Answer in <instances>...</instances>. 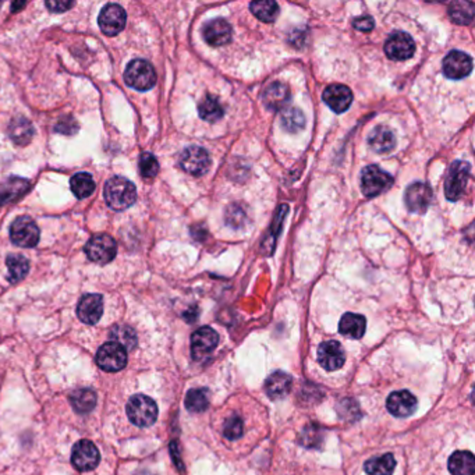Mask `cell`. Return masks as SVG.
<instances>
[{"label":"cell","instance_id":"obj_1","mask_svg":"<svg viewBox=\"0 0 475 475\" xmlns=\"http://www.w3.org/2000/svg\"><path fill=\"white\" fill-rule=\"evenodd\" d=\"M104 197L111 209L124 211L134 205L137 200V188L130 180L115 176L106 181Z\"/></svg>","mask_w":475,"mask_h":475},{"label":"cell","instance_id":"obj_2","mask_svg":"<svg viewBox=\"0 0 475 475\" xmlns=\"http://www.w3.org/2000/svg\"><path fill=\"white\" fill-rule=\"evenodd\" d=\"M126 411L130 421L140 428L151 427L158 418L156 403L145 395L133 396L127 403Z\"/></svg>","mask_w":475,"mask_h":475},{"label":"cell","instance_id":"obj_3","mask_svg":"<svg viewBox=\"0 0 475 475\" xmlns=\"http://www.w3.org/2000/svg\"><path fill=\"white\" fill-rule=\"evenodd\" d=\"M124 81L137 91H148L156 84V73L149 62L134 59L126 67Z\"/></svg>","mask_w":475,"mask_h":475},{"label":"cell","instance_id":"obj_4","mask_svg":"<svg viewBox=\"0 0 475 475\" xmlns=\"http://www.w3.org/2000/svg\"><path fill=\"white\" fill-rule=\"evenodd\" d=\"M393 185V177L376 165L366 166L361 171V189L366 197H376Z\"/></svg>","mask_w":475,"mask_h":475},{"label":"cell","instance_id":"obj_5","mask_svg":"<svg viewBox=\"0 0 475 475\" xmlns=\"http://www.w3.org/2000/svg\"><path fill=\"white\" fill-rule=\"evenodd\" d=\"M471 166L464 160H456L449 167V173L445 181V196L449 201H458L465 192L469 178Z\"/></svg>","mask_w":475,"mask_h":475},{"label":"cell","instance_id":"obj_6","mask_svg":"<svg viewBox=\"0 0 475 475\" xmlns=\"http://www.w3.org/2000/svg\"><path fill=\"white\" fill-rule=\"evenodd\" d=\"M84 251L92 262L108 263L118 254V243L109 234H97L86 241Z\"/></svg>","mask_w":475,"mask_h":475},{"label":"cell","instance_id":"obj_7","mask_svg":"<svg viewBox=\"0 0 475 475\" xmlns=\"http://www.w3.org/2000/svg\"><path fill=\"white\" fill-rule=\"evenodd\" d=\"M180 167L192 176L200 177L204 176L211 167V156L209 153L197 145L188 147L180 153L178 159Z\"/></svg>","mask_w":475,"mask_h":475},{"label":"cell","instance_id":"obj_8","mask_svg":"<svg viewBox=\"0 0 475 475\" xmlns=\"http://www.w3.org/2000/svg\"><path fill=\"white\" fill-rule=\"evenodd\" d=\"M10 240L19 247L32 248L39 243V227L30 216H20L10 227Z\"/></svg>","mask_w":475,"mask_h":475},{"label":"cell","instance_id":"obj_9","mask_svg":"<svg viewBox=\"0 0 475 475\" xmlns=\"http://www.w3.org/2000/svg\"><path fill=\"white\" fill-rule=\"evenodd\" d=\"M97 364L104 371L118 372L127 364V350L115 342H108L97 353Z\"/></svg>","mask_w":475,"mask_h":475},{"label":"cell","instance_id":"obj_10","mask_svg":"<svg viewBox=\"0 0 475 475\" xmlns=\"http://www.w3.org/2000/svg\"><path fill=\"white\" fill-rule=\"evenodd\" d=\"M219 344V335L209 326L197 329L192 336V355L196 361L207 360Z\"/></svg>","mask_w":475,"mask_h":475},{"label":"cell","instance_id":"obj_11","mask_svg":"<svg viewBox=\"0 0 475 475\" xmlns=\"http://www.w3.org/2000/svg\"><path fill=\"white\" fill-rule=\"evenodd\" d=\"M100 460H101L100 450L91 440L82 439L74 445L73 453H71V461L77 469L91 471L95 467H98Z\"/></svg>","mask_w":475,"mask_h":475},{"label":"cell","instance_id":"obj_12","mask_svg":"<svg viewBox=\"0 0 475 475\" xmlns=\"http://www.w3.org/2000/svg\"><path fill=\"white\" fill-rule=\"evenodd\" d=\"M126 20H127V15L124 9L116 3L106 5L98 17L100 28L102 30L104 34L109 37H115L120 34L126 27Z\"/></svg>","mask_w":475,"mask_h":475},{"label":"cell","instance_id":"obj_13","mask_svg":"<svg viewBox=\"0 0 475 475\" xmlns=\"http://www.w3.org/2000/svg\"><path fill=\"white\" fill-rule=\"evenodd\" d=\"M416 52V42L407 32H393L385 42V53L391 60H407Z\"/></svg>","mask_w":475,"mask_h":475},{"label":"cell","instance_id":"obj_14","mask_svg":"<svg viewBox=\"0 0 475 475\" xmlns=\"http://www.w3.org/2000/svg\"><path fill=\"white\" fill-rule=\"evenodd\" d=\"M406 207L413 214H424L431 205L432 189L425 183H413L404 194Z\"/></svg>","mask_w":475,"mask_h":475},{"label":"cell","instance_id":"obj_15","mask_svg":"<svg viewBox=\"0 0 475 475\" xmlns=\"http://www.w3.org/2000/svg\"><path fill=\"white\" fill-rule=\"evenodd\" d=\"M443 74L450 80H461L471 74L472 60L471 57L460 50H451L443 59L442 63Z\"/></svg>","mask_w":475,"mask_h":475},{"label":"cell","instance_id":"obj_16","mask_svg":"<svg viewBox=\"0 0 475 475\" xmlns=\"http://www.w3.org/2000/svg\"><path fill=\"white\" fill-rule=\"evenodd\" d=\"M318 361L326 371H337L346 362V353L336 340H326L318 348Z\"/></svg>","mask_w":475,"mask_h":475},{"label":"cell","instance_id":"obj_17","mask_svg":"<svg viewBox=\"0 0 475 475\" xmlns=\"http://www.w3.org/2000/svg\"><path fill=\"white\" fill-rule=\"evenodd\" d=\"M322 98L333 112L343 113L353 104V92L346 85L333 84L326 86V89L322 93Z\"/></svg>","mask_w":475,"mask_h":475},{"label":"cell","instance_id":"obj_18","mask_svg":"<svg viewBox=\"0 0 475 475\" xmlns=\"http://www.w3.org/2000/svg\"><path fill=\"white\" fill-rule=\"evenodd\" d=\"M104 313V299L101 295H85L77 306V317L86 325L97 324Z\"/></svg>","mask_w":475,"mask_h":475},{"label":"cell","instance_id":"obj_19","mask_svg":"<svg viewBox=\"0 0 475 475\" xmlns=\"http://www.w3.org/2000/svg\"><path fill=\"white\" fill-rule=\"evenodd\" d=\"M386 407L392 416L398 418H406L416 413L417 399L409 391H398L388 398Z\"/></svg>","mask_w":475,"mask_h":475},{"label":"cell","instance_id":"obj_20","mask_svg":"<svg viewBox=\"0 0 475 475\" xmlns=\"http://www.w3.org/2000/svg\"><path fill=\"white\" fill-rule=\"evenodd\" d=\"M292 386L293 378L286 372L276 371L268 376L265 382V392L272 400H280L290 393Z\"/></svg>","mask_w":475,"mask_h":475},{"label":"cell","instance_id":"obj_21","mask_svg":"<svg viewBox=\"0 0 475 475\" xmlns=\"http://www.w3.org/2000/svg\"><path fill=\"white\" fill-rule=\"evenodd\" d=\"M204 39L211 46L227 45L232 39V27L223 19H216L205 24L203 28Z\"/></svg>","mask_w":475,"mask_h":475},{"label":"cell","instance_id":"obj_22","mask_svg":"<svg viewBox=\"0 0 475 475\" xmlns=\"http://www.w3.org/2000/svg\"><path fill=\"white\" fill-rule=\"evenodd\" d=\"M368 144L373 152L384 155L395 149L396 137H395V133L389 127L376 126L368 137Z\"/></svg>","mask_w":475,"mask_h":475},{"label":"cell","instance_id":"obj_23","mask_svg":"<svg viewBox=\"0 0 475 475\" xmlns=\"http://www.w3.org/2000/svg\"><path fill=\"white\" fill-rule=\"evenodd\" d=\"M262 100H263V105L266 106V109L269 111H280L284 109L290 101V91L289 88L281 84V82H273L270 84L263 95H262Z\"/></svg>","mask_w":475,"mask_h":475},{"label":"cell","instance_id":"obj_24","mask_svg":"<svg viewBox=\"0 0 475 475\" xmlns=\"http://www.w3.org/2000/svg\"><path fill=\"white\" fill-rule=\"evenodd\" d=\"M30 183L23 177H9L0 184V207L19 200L27 193Z\"/></svg>","mask_w":475,"mask_h":475},{"label":"cell","instance_id":"obj_25","mask_svg":"<svg viewBox=\"0 0 475 475\" xmlns=\"http://www.w3.org/2000/svg\"><path fill=\"white\" fill-rule=\"evenodd\" d=\"M366 321L360 314L347 313L339 322V332L350 339H361L365 333Z\"/></svg>","mask_w":475,"mask_h":475},{"label":"cell","instance_id":"obj_26","mask_svg":"<svg viewBox=\"0 0 475 475\" xmlns=\"http://www.w3.org/2000/svg\"><path fill=\"white\" fill-rule=\"evenodd\" d=\"M449 471L453 475H474L475 458L471 451H454L449 458Z\"/></svg>","mask_w":475,"mask_h":475},{"label":"cell","instance_id":"obj_27","mask_svg":"<svg viewBox=\"0 0 475 475\" xmlns=\"http://www.w3.org/2000/svg\"><path fill=\"white\" fill-rule=\"evenodd\" d=\"M9 137L15 144L26 145L34 137V127L26 118H15L9 124Z\"/></svg>","mask_w":475,"mask_h":475},{"label":"cell","instance_id":"obj_28","mask_svg":"<svg viewBox=\"0 0 475 475\" xmlns=\"http://www.w3.org/2000/svg\"><path fill=\"white\" fill-rule=\"evenodd\" d=\"M395 468H396V460L393 454L391 453L369 458L364 464V469L369 475H392Z\"/></svg>","mask_w":475,"mask_h":475},{"label":"cell","instance_id":"obj_29","mask_svg":"<svg viewBox=\"0 0 475 475\" xmlns=\"http://www.w3.org/2000/svg\"><path fill=\"white\" fill-rule=\"evenodd\" d=\"M73 409L80 414H88L97 406V393L92 389H77L70 396Z\"/></svg>","mask_w":475,"mask_h":475},{"label":"cell","instance_id":"obj_30","mask_svg":"<svg viewBox=\"0 0 475 475\" xmlns=\"http://www.w3.org/2000/svg\"><path fill=\"white\" fill-rule=\"evenodd\" d=\"M198 115L208 123H216L223 118V108L218 98L212 97V95H207L198 104Z\"/></svg>","mask_w":475,"mask_h":475},{"label":"cell","instance_id":"obj_31","mask_svg":"<svg viewBox=\"0 0 475 475\" xmlns=\"http://www.w3.org/2000/svg\"><path fill=\"white\" fill-rule=\"evenodd\" d=\"M70 187L73 194L80 198H88L95 192V181L89 173H77L70 180Z\"/></svg>","mask_w":475,"mask_h":475},{"label":"cell","instance_id":"obj_32","mask_svg":"<svg viewBox=\"0 0 475 475\" xmlns=\"http://www.w3.org/2000/svg\"><path fill=\"white\" fill-rule=\"evenodd\" d=\"M185 409L192 413H203L209 406V391L207 388H197L188 391L185 400Z\"/></svg>","mask_w":475,"mask_h":475},{"label":"cell","instance_id":"obj_33","mask_svg":"<svg viewBox=\"0 0 475 475\" xmlns=\"http://www.w3.org/2000/svg\"><path fill=\"white\" fill-rule=\"evenodd\" d=\"M8 270H9V280L16 283L23 280L30 272V261L20 254L9 255L6 259Z\"/></svg>","mask_w":475,"mask_h":475},{"label":"cell","instance_id":"obj_34","mask_svg":"<svg viewBox=\"0 0 475 475\" xmlns=\"http://www.w3.org/2000/svg\"><path fill=\"white\" fill-rule=\"evenodd\" d=\"M252 15L263 21V23H273L279 16V6L272 0H261V2H252L250 5Z\"/></svg>","mask_w":475,"mask_h":475},{"label":"cell","instance_id":"obj_35","mask_svg":"<svg viewBox=\"0 0 475 475\" xmlns=\"http://www.w3.org/2000/svg\"><path fill=\"white\" fill-rule=\"evenodd\" d=\"M475 6L471 2H454L449 6L450 19L461 26H468L474 20Z\"/></svg>","mask_w":475,"mask_h":475},{"label":"cell","instance_id":"obj_36","mask_svg":"<svg viewBox=\"0 0 475 475\" xmlns=\"http://www.w3.org/2000/svg\"><path fill=\"white\" fill-rule=\"evenodd\" d=\"M281 127L288 133H299L306 127V118L300 109H284L281 113Z\"/></svg>","mask_w":475,"mask_h":475},{"label":"cell","instance_id":"obj_37","mask_svg":"<svg viewBox=\"0 0 475 475\" xmlns=\"http://www.w3.org/2000/svg\"><path fill=\"white\" fill-rule=\"evenodd\" d=\"M111 339L123 346L126 350H131L136 347L137 344V335L136 332L127 326V325H116L115 328H112L111 330Z\"/></svg>","mask_w":475,"mask_h":475},{"label":"cell","instance_id":"obj_38","mask_svg":"<svg viewBox=\"0 0 475 475\" xmlns=\"http://www.w3.org/2000/svg\"><path fill=\"white\" fill-rule=\"evenodd\" d=\"M138 166H140V173L145 178H153L158 174V171H159L158 159L152 153H149V152H144L140 156Z\"/></svg>","mask_w":475,"mask_h":475},{"label":"cell","instance_id":"obj_39","mask_svg":"<svg viewBox=\"0 0 475 475\" xmlns=\"http://www.w3.org/2000/svg\"><path fill=\"white\" fill-rule=\"evenodd\" d=\"M322 428L318 425H308L301 434L300 443H303L306 447H318L319 440H322Z\"/></svg>","mask_w":475,"mask_h":475},{"label":"cell","instance_id":"obj_40","mask_svg":"<svg viewBox=\"0 0 475 475\" xmlns=\"http://www.w3.org/2000/svg\"><path fill=\"white\" fill-rule=\"evenodd\" d=\"M243 429H244L243 420H241L239 416H233V417L227 418V421L225 422L223 434H225V436H226L227 439L236 440V439L241 438Z\"/></svg>","mask_w":475,"mask_h":475},{"label":"cell","instance_id":"obj_41","mask_svg":"<svg viewBox=\"0 0 475 475\" xmlns=\"http://www.w3.org/2000/svg\"><path fill=\"white\" fill-rule=\"evenodd\" d=\"M56 131L64 134V136H73L78 131V124L77 122L74 120V118L71 116H66L63 119H60L55 127Z\"/></svg>","mask_w":475,"mask_h":475},{"label":"cell","instance_id":"obj_42","mask_svg":"<svg viewBox=\"0 0 475 475\" xmlns=\"http://www.w3.org/2000/svg\"><path fill=\"white\" fill-rule=\"evenodd\" d=\"M353 27L358 31H362V32H369L373 30L375 27V23H373V19L369 17V16H361V17H357L353 20Z\"/></svg>","mask_w":475,"mask_h":475},{"label":"cell","instance_id":"obj_43","mask_svg":"<svg viewBox=\"0 0 475 475\" xmlns=\"http://www.w3.org/2000/svg\"><path fill=\"white\" fill-rule=\"evenodd\" d=\"M73 6H74V2H63V0H56V2H46V8L55 13L67 12Z\"/></svg>","mask_w":475,"mask_h":475},{"label":"cell","instance_id":"obj_44","mask_svg":"<svg viewBox=\"0 0 475 475\" xmlns=\"http://www.w3.org/2000/svg\"><path fill=\"white\" fill-rule=\"evenodd\" d=\"M24 6H26V3H15V5H12V10L16 12L17 8H24Z\"/></svg>","mask_w":475,"mask_h":475},{"label":"cell","instance_id":"obj_45","mask_svg":"<svg viewBox=\"0 0 475 475\" xmlns=\"http://www.w3.org/2000/svg\"><path fill=\"white\" fill-rule=\"evenodd\" d=\"M136 475H153V474H151V472H148V471H141V472H138V474H136Z\"/></svg>","mask_w":475,"mask_h":475}]
</instances>
